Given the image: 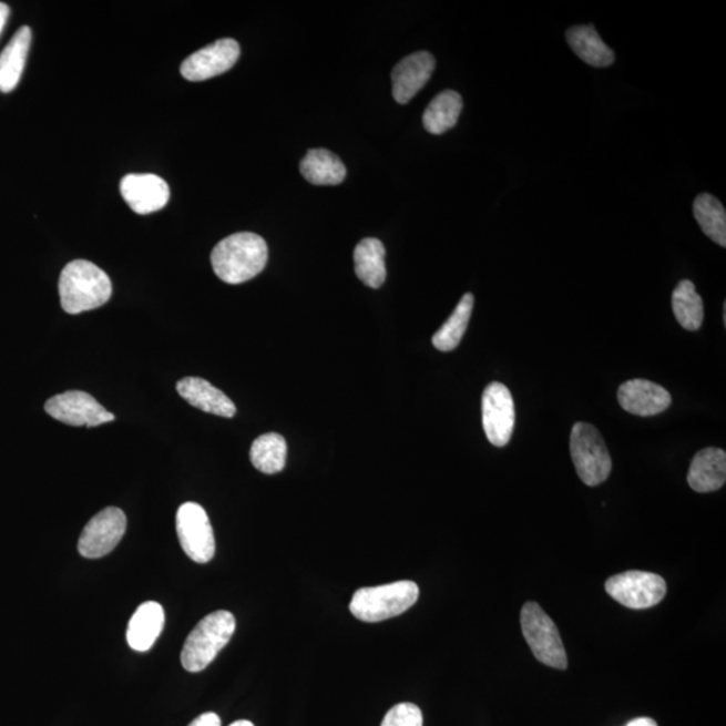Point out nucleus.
<instances>
[{
	"label": "nucleus",
	"instance_id": "nucleus-1",
	"mask_svg": "<svg viewBox=\"0 0 726 726\" xmlns=\"http://www.w3.org/2000/svg\"><path fill=\"white\" fill-rule=\"evenodd\" d=\"M268 262V246L255 233H236L223 239L212 252L214 273L227 284H242L263 273Z\"/></svg>",
	"mask_w": 726,
	"mask_h": 726
},
{
	"label": "nucleus",
	"instance_id": "nucleus-2",
	"mask_svg": "<svg viewBox=\"0 0 726 726\" xmlns=\"http://www.w3.org/2000/svg\"><path fill=\"white\" fill-rule=\"evenodd\" d=\"M59 293L62 308L75 315L104 306L111 299L112 283L98 265L74 260L62 269Z\"/></svg>",
	"mask_w": 726,
	"mask_h": 726
},
{
	"label": "nucleus",
	"instance_id": "nucleus-3",
	"mask_svg": "<svg viewBox=\"0 0 726 726\" xmlns=\"http://www.w3.org/2000/svg\"><path fill=\"white\" fill-rule=\"evenodd\" d=\"M236 631V617L229 611H216L202 618L183 645L181 662L185 671H205Z\"/></svg>",
	"mask_w": 726,
	"mask_h": 726
},
{
	"label": "nucleus",
	"instance_id": "nucleus-4",
	"mask_svg": "<svg viewBox=\"0 0 726 726\" xmlns=\"http://www.w3.org/2000/svg\"><path fill=\"white\" fill-rule=\"evenodd\" d=\"M420 596L418 584L402 580L397 583L358 590L351 599L350 611L358 621L377 623L399 616L413 607Z\"/></svg>",
	"mask_w": 726,
	"mask_h": 726
},
{
	"label": "nucleus",
	"instance_id": "nucleus-5",
	"mask_svg": "<svg viewBox=\"0 0 726 726\" xmlns=\"http://www.w3.org/2000/svg\"><path fill=\"white\" fill-rule=\"evenodd\" d=\"M571 454L577 476L586 485L595 488L607 481L612 460L602 433L589 422H576L571 433Z\"/></svg>",
	"mask_w": 726,
	"mask_h": 726
},
{
	"label": "nucleus",
	"instance_id": "nucleus-6",
	"mask_svg": "<svg viewBox=\"0 0 726 726\" xmlns=\"http://www.w3.org/2000/svg\"><path fill=\"white\" fill-rule=\"evenodd\" d=\"M523 636L536 659L559 671H565L567 658L558 627L540 604L528 602L521 611Z\"/></svg>",
	"mask_w": 726,
	"mask_h": 726
},
{
	"label": "nucleus",
	"instance_id": "nucleus-7",
	"mask_svg": "<svg viewBox=\"0 0 726 726\" xmlns=\"http://www.w3.org/2000/svg\"><path fill=\"white\" fill-rule=\"evenodd\" d=\"M176 533L183 552L194 563L206 564L216 554V539L209 517L198 503L186 502L176 511Z\"/></svg>",
	"mask_w": 726,
	"mask_h": 726
},
{
	"label": "nucleus",
	"instance_id": "nucleus-8",
	"mask_svg": "<svg viewBox=\"0 0 726 726\" xmlns=\"http://www.w3.org/2000/svg\"><path fill=\"white\" fill-rule=\"evenodd\" d=\"M605 591L624 607L645 610L659 604L666 596V581L659 574L628 571L612 576L605 583Z\"/></svg>",
	"mask_w": 726,
	"mask_h": 726
},
{
	"label": "nucleus",
	"instance_id": "nucleus-9",
	"mask_svg": "<svg viewBox=\"0 0 726 726\" xmlns=\"http://www.w3.org/2000/svg\"><path fill=\"white\" fill-rule=\"evenodd\" d=\"M127 530V517L119 508H106L86 523L79 540V553L85 559L110 554Z\"/></svg>",
	"mask_w": 726,
	"mask_h": 726
},
{
	"label": "nucleus",
	"instance_id": "nucleus-10",
	"mask_svg": "<svg viewBox=\"0 0 726 726\" xmlns=\"http://www.w3.org/2000/svg\"><path fill=\"white\" fill-rule=\"evenodd\" d=\"M45 410L53 419L72 427L92 428L115 420V415L81 390H69L52 397L47 401Z\"/></svg>",
	"mask_w": 726,
	"mask_h": 726
},
{
	"label": "nucleus",
	"instance_id": "nucleus-11",
	"mask_svg": "<svg viewBox=\"0 0 726 726\" xmlns=\"http://www.w3.org/2000/svg\"><path fill=\"white\" fill-rule=\"evenodd\" d=\"M482 421L492 446L509 444L515 426V406L507 385L491 382L483 391Z\"/></svg>",
	"mask_w": 726,
	"mask_h": 726
},
{
	"label": "nucleus",
	"instance_id": "nucleus-12",
	"mask_svg": "<svg viewBox=\"0 0 726 726\" xmlns=\"http://www.w3.org/2000/svg\"><path fill=\"white\" fill-rule=\"evenodd\" d=\"M238 57V42L224 38L187 57L183 61L181 73L188 81L209 80L235 67Z\"/></svg>",
	"mask_w": 726,
	"mask_h": 726
},
{
	"label": "nucleus",
	"instance_id": "nucleus-13",
	"mask_svg": "<svg viewBox=\"0 0 726 726\" xmlns=\"http://www.w3.org/2000/svg\"><path fill=\"white\" fill-rule=\"evenodd\" d=\"M120 192L131 209L137 214L161 211L170 200L167 182L154 174L125 175L120 183Z\"/></svg>",
	"mask_w": 726,
	"mask_h": 726
},
{
	"label": "nucleus",
	"instance_id": "nucleus-14",
	"mask_svg": "<svg viewBox=\"0 0 726 726\" xmlns=\"http://www.w3.org/2000/svg\"><path fill=\"white\" fill-rule=\"evenodd\" d=\"M434 67V57L428 52L413 53L401 60L391 72V85L397 103L408 104L431 79Z\"/></svg>",
	"mask_w": 726,
	"mask_h": 726
},
{
	"label": "nucleus",
	"instance_id": "nucleus-15",
	"mask_svg": "<svg viewBox=\"0 0 726 726\" xmlns=\"http://www.w3.org/2000/svg\"><path fill=\"white\" fill-rule=\"evenodd\" d=\"M617 400L628 413L650 418L671 407L672 396L658 384L646 380H631L621 385Z\"/></svg>",
	"mask_w": 726,
	"mask_h": 726
},
{
	"label": "nucleus",
	"instance_id": "nucleus-16",
	"mask_svg": "<svg viewBox=\"0 0 726 726\" xmlns=\"http://www.w3.org/2000/svg\"><path fill=\"white\" fill-rule=\"evenodd\" d=\"M176 390H178L182 399H185L194 408L204 410L206 413L221 416V418H235L237 412L235 402L224 391L213 387L204 378H183L176 384Z\"/></svg>",
	"mask_w": 726,
	"mask_h": 726
},
{
	"label": "nucleus",
	"instance_id": "nucleus-17",
	"mask_svg": "<svg viewBox=\"0 0 726 726\" xmlns=\"http://www.w3.org/2000/svg\"><path fill=\"white\" fill-rule=\"evenodd\" d=\"M726 481V453L722 448L709 447L694 457L687 473V483L697 492H713Z\"/></svg>",
	"mask_w": 726,
	"mask_h": 726
},
{
	"label": "nucleus",
	"instance_id": "nucleus-18",
	"mask_svg": "<svg viewBox=\"0 0 726 726\" xmlns=\"http://www.w3.org/2000/svg\"><path fill=\"white\" fill-rule=\"evenodd\" d=\"M164 610L160 603L145 602L132 615L127 628V642L139 653L149 652L164 627Z\"/></svg>",
	"mask_w": 726,
	"mask_h": 726
},
{
	"label": "nucleus",
	"instance_id": "nucleus-19",
	"mask_svg": "<svg viewBox=\"0 0 726 726\" xmlns=\"http://www.w3.org/2000/svg\"><path fill=\"white\" fill-rule=\"evenodd\" d=\"M30 43L31 30L29 27H22L0 54V92L9 93L16 90L21 81Z\"/></svg>",
	"mask_w": 726,
	"mask_h": 726
},
{
	"label": "nucleus",
	"instance_id": "nucleus-20",
	"mask_svg": "<svg viewBox=\"0 0 726 726\" xmlns=\"http://www.w3.org/2000/svg\"><path fill=\"white\" fill-rule=\"evenodd\" d=\"M306 181L318 186H336L346 178V167L336 154L325 149L309 150L300 163Z\"/></svg>",
	"mask_w": 726,
	"mask_h": 726
},
{
	"label": "nucleus",
	"instance_id": "nucleus-21",
	"mask_svg": "<svg viewBox=\"0 0 726 726\" xmlns=\"http://www.w3.org/2000/svg\"><path fill=\"white\" fill-rule=\"evenodd\" d=\"M567 43L585 64L595 68H605L614 64L615 53L605 45L602 37L593 27H574L567 30Z\"/></svg>",
	"mask_w": 726,
	"mask_h": 726
},
{
	"label": "nucleus",
	"instance_id": "nucleus-22",
	"mask_svg": "<svg viewBox=\"0 0 726 726\" xmlns=\"http://www.w3.org/2000/svg\"><path fill=\"white\" fill-rule=\"evenodd\" d=\"M384 244L377 238H365L355 250L356 274L365 286L380 288L387 280Z\"/></svg>",
	"mask_w": 726,
	"mask_h": 726
},
{
	"label": "nucleus",
	"instance_id": "nucleus-23",
	"mask_svg": "<svg viewBox=\"0 0 726 726\" xmlns=\"http://www.w3.org/2000/svg\"><path fill=\"white\" fill-rule=\"evenodd\" d=\"M462 110L463 100L458 92H441L427 106L425 115H422V124L429 134H444L457 125Z\"/></svg>",
	"mask_w": 726,
	"mask_h": 726
},
{
	"label": "nucleus",
	"instance_id": "nucleus-24",
	"mask_svg": "<svg viewBox=\"0 0 726 726\" xmlns=\"http://www.w3.org/2000/svg\"><path fill=\"white\" fill-rule=\"evenodd\" d=\"M287 460L286 439L279 433H265L250 448V462L255 469L274 476L283 471Z\"/></svg>",
	"mask_w": 726,
	"mask_h": 726
},
{
	"label": "nucleus",
	"instance_id": "nucleus-25",
	"mask_svg": "<svg viewBox=\"0 0 726 726\" xmlns=\"http://www.w3.org/2000/svg\"><path fill=\"white\" fill-rule=\"evenodd\" d=\"M693 213L705 235L725 248L726 212L722 202L712 194H699L694 201Z\"/></svg>",
	"mask_w": 726,
	"mask_h": 726
},
{
	"label": "nucleus",
	"instance_id": "nucleus-26",
	"mask_svg": "<svg viewBox=\"0 0 726 726\" xmlns=\"http://www.w3.org/2000/svg\"><path fill=\"white\" fill-rule=\"evenodd\" d=\"M673 311L685 330L697 331L704 321V303L691 280H682L673 293Z\"/></svg>",
	"mask_w": 726,
	"mask_h": 726
},
{
	"label": "nucleus",
	"instance_id": "nucleus-27",
	"mask_svg": "<svg viewBox=\"0 0 726 726\" xmlns=\"http://www.w3.org/2000/svg\"><path fill=\"white\" fill-rule=\"evenodd\" d=\"M473 301L476 299H473L472 294H466L462 300L459 301L451 317L448 318L446 324L439 328V331L432 338L436 349L440 351H452L457 349L460 340L464 337L467 326H469Z\"/></svg>",
	"mask_w": 726,
	"mask_h": 726
},
{
	"label": "nucleus",
	"instance_id": "nucleus-28",
	"mask_svg": "<svg viewBox=\"0 0 726 726\" xmlns=\"http://www.w3.org/2000/svg\"><path fill=\"white\" fill-rule=\"evenodd\" d=\"M381 726H422V713L419 706L402 703L387 713Z\"/></svg>",
	"mask_w": 726,
	"mask_h": 726
},
{
	"label": "nucleus",
	"instance_id": "nucleus-29",
	"mask_svg": "<svg viewBox=\"0 0 726 726\" xmlns=\"http://www.w3.org/2000/svg\"><path fill=\"white\" fill-rule=\"evenodd\" d=\"M188 726H221V718L216 713H204Z\"/></svg>",
	"mask_w": 726,
	"mask_h": 726
},
{
	"label": "nucleus",
	"instance_id": "nucleus-30",
	"mask_svg": "<svg viewBox=\"0 0 726 726\" xmlns=\"http://www.w3.org/2000/svg\"><path fill=\"white\" fill-rule=\"evenodd\" d=\"M9 16H10L9 6L0 2V34H2L6 23H8Z\"/></svg>",
	"mask_w": 726,
	"mask_h": 726
},
{
	"label": "nucleus",
	"instance_id": "nucleus-31",
	"mask_svg": "<svg viewBox=\"0 0 726 726\" xmlns=\"http://www.w3.org/2000/svg\"><path fill=\"white\" fill-rule=\"evenodd\" d=\"M626 726H658L653 718L641 717L635 718L633 722H630Z\"/></svg>",
	"mask_w": 726,
	"mask_h": 726
},
{
	"label": "nucleus",
	"instance_id": "nucleus-32",
	"mask_svg": "<svg viewBox=\"0 0 726 726\" xmlns=\"http://www.w3.org/2000/svg\"><path fill=\"white\" fill-rule=\"evenodd\" d=\"M229 726H255L248 719H238V722L231 724Z\"/></svg>",
	"mask_w": 726,
	"mask_h": 726
},
{
	"label": "nucleus",
	"instance_id": "nucleus-33",
	"mask_svg": "<svg viewBox=\"0 0 726 726\" xmlns=\"http://www.w3.org/2000/svg\"><path fill=\"white\" fill-rule=\"evenodd\" d=\"M724 325H726V305L724 303Z\"/></svg>",
	"mask_w": 726,
	"mask_h": 726
}]
</instances>
